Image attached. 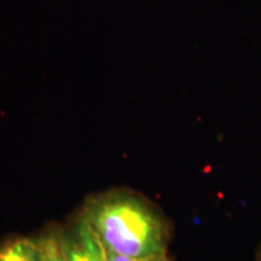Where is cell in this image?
I'll return each instance as SVG.
<instances>
[{"label":"cell","instance_id":"1","mask_svg":"<svg viewBox=\"0 0 261 261\" xmlns=\"http://www.w3.org/2000/svg\"><path fill=\"white\" fill-rule=\"evenodd\" d=\"M81 217L107 252L132 259L167 256L168 221L154 204L138 195L112 190L93 196Z\"/></svg>","mask_w":261,"mask_h":261},{"label":"cell","instance_id":"2","mask_svg":"<svg viewBox=\"0 0 261 261\" xmlns=\"http://www.w3.org/2000/svg\"><path fill=\"white\" fill-rule=\"evenodd\" d=\"M62 261H107V252L80 215L68 228L60 231Z\"/></svg>","mask_w":261,"mask_h":261},{"label":"cell","instance_id":"3","mask_svg":"<svg viewBox=\"0 0 261 261\" xmlns=\"http://www.w3.org/2000/svg\"><path fill=\"white\" fill-rule=\"evenodd\" d=\"M0 261H40L38 237H14L0 246Z\"/></svg>","mask_w":261,"mask_h":261},{"label":"cell","instance_id":"4","mask_svg":"<svg viewBox=\"0 0 261 261\" xmlns=\"http://www.w3.org/2000/svg\"><path fill=\"white\" fill-rule=\"evenodd\" d=\"M38 240L40 244V261H62L60 230L44 232Z\"/></svg>","mask_w":261,"mask_h":261},{"label":"cell","instance_id":"5","mask_svg":"<svg viewBox=\"0 0 261 261\" xmlns=\"http://www.w3.org/2000/svg\"><path fill=\"white\" fill-rule=\"evenodd\" d=\"M107 252V250H106ZM107 261H171L167 256L166 257H156V259H132V257H127L122 255H117V254L107 252Z\"/></svg>","mask_w":261,"mask_h":261},{"label":"cell","instance_id":"6","mask_svg":"<svg viewBox=\"0 0 261 261\" xmlns=\"http://www.w3.org/2000/svg\"><path fill=\"white\" fill-rule=\"evenodd\" d=\"M256 261H261V244L259 247V250H257V257H256Z\"/></svg>","mask_w":261,"mask_h":261}]
</instances>
